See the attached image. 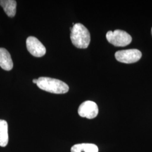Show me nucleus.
<instances>
[{"instance_id": "obj_5", "label": "nucleus", "mask_w": 152, "mask_h": 152, "mask_svg": "<svg viewBox=\"0 0 152 152\" xmlns=\"http://www.w3.org/2000/svg\"><path fill=\"white\" fill-rule=\"evenodd\" d=\"M78 113L82 117L93 119L98 115L99 113L98 105L92 101H86L80 105Z\"/></svg>"}, {"instance_id": "obj_9", "label": "nucleus", "mask_w": 152, "mask_h": 152, "mask_svg": "<svg viewBox=\"0 0 152 152\" xmlns=\"http://www.w3.org/2000/svg\"><path fill=\"white\" fill-rule=\"evenodd\" d=\"M98 147L94 144H78L71 148V152H98Z\"/></svg>"}, {"instance_id": "obj_2", "label": "nucleus", "mask_w": 152, "mask_h": 152, "mask_svg": "<svg viewBox=\"0 0 152 152\" xmlns=\"http://www.w3.org/2000/svg\"><path fill=\"white\" fill-rule=\"evenodd\" d=\"M36 84L40 89L53 94H65L69 90V86L65 82L50 77H39Z\"/></svg>"}, {"instance_id": "obj_8", "label": "nucleus", "mask_w": 152, "mask_h": 152, "mask_svg": "<svg viewBox=\"0 0 152 152\" xmlns=\"http://www.w3.org/2000/svg\"><path fill=\"white\" fill-rule=\"evenodd\" d=\"M0 5L3 8L7 15L12 18L15 15L16 2L14 0H1Z\"/></svg>"}, {"instance_id": "obj_3", "label": "nucleus", "mask_w": 152, "mask_h": 152, "mask_svg": "<svg viewBox=\"0 0 152 152\" xmlns=\"http://www.w3.org/2000/svg\"><path fill=\"white\" fill-rule=\"evenodd\" d=\"M106 38L110 44L116 47H125L130 44L132 37L124 31L116 29L107 33Z\"/></svg>"}, {"instance_id": "obj_12", "label": "nucleus", "mask_w": 152, "mask_h": 152, "mask_svg": "<svg viewBox=\"0 0 152 152\" xmlns=\"http://www.w3.org/2000/svg\"></svg>"}, {"instance_id": "obj_10", "label": "nucleus", "mask_w": 152, "mask_h": 152, "mask_svg": "<svg viewBox=\"0 0 152 152\" xmlns=\"http://www.w3.org/2000/svg\"><path fill=\"white\" fill-rule=\"evenodd\" d=\"M9 141L8 125L5 120H0V146L5 147Z\"/></svg>"}, {"instance_id": "obj_4", "label": "nucleus", "mask_w": 152, "mask_h": 152, "mask_svg": "<svg viewBox=\"0 0 152 152\" xmlns=\"http://www.w3.org/2000/svg\"><path fill=\"white\" fill-rule=\"evenodd\" d=\"M142 54L137 49H128L118 51L115 54L117 61L126 64H131L138 61L141 59Z\"/></svg>"}, {"instance_id": "obj_7", "label": "nucleus", "mask_w": 152, "mask_h": 152, "mask_svg": "<svg viewBox=\"0 0 152 152\" xmlns=\"http://www.w3.org/2000/svg\"><path fill=\"white\" fill-rule=\"evenodd\" d=\"M0 66L5 71H10L13 68L11 55L4 48H0Z\"/></svg>"}, {"instance_id": "obj_1", "label": "nucleus", "mask_w": 152, "mask_h": 152, "mask_svg": "<svg viewBox=\"0 0 152 152\" xmlns=\"http://www.w3.org/2000/svg\"><path fill=\"white\" fill-rule=\"evenodd\" d=\"M72 44L78 49H86L90 43V34L86 28L81 23H76L71 29Z\"/></svg>"}, {"instance_id": "obj_11", "label": "nucleus", "mask_w": 152, "mask_h": 152, "mask_svg": "<svg viewBox=\"0 0 152 152\" xmlns=\"http://www.w3.org/2000/svg\"><path fill=\"white\" fill-rule=\"evenodd\" d=\"M33 82L34 83H37V79H34V80H33Z\"/></svg>"}, {"instance_id": "obj_6", "label": "nucleus", "mask_w": 152, "mask_h": 152, "mask_svg": "<svg viewBox=\"0 0 152 152\" xmlns=\"http://www.w3.org/2000/svg\"><path fill=\"white\" fill-rule=\"evenodd\" d=\"M28 51L36 57H42L46 54V48L38 39L33 36L28 37L26 41Z\"/></svg>"}]
</instances>
